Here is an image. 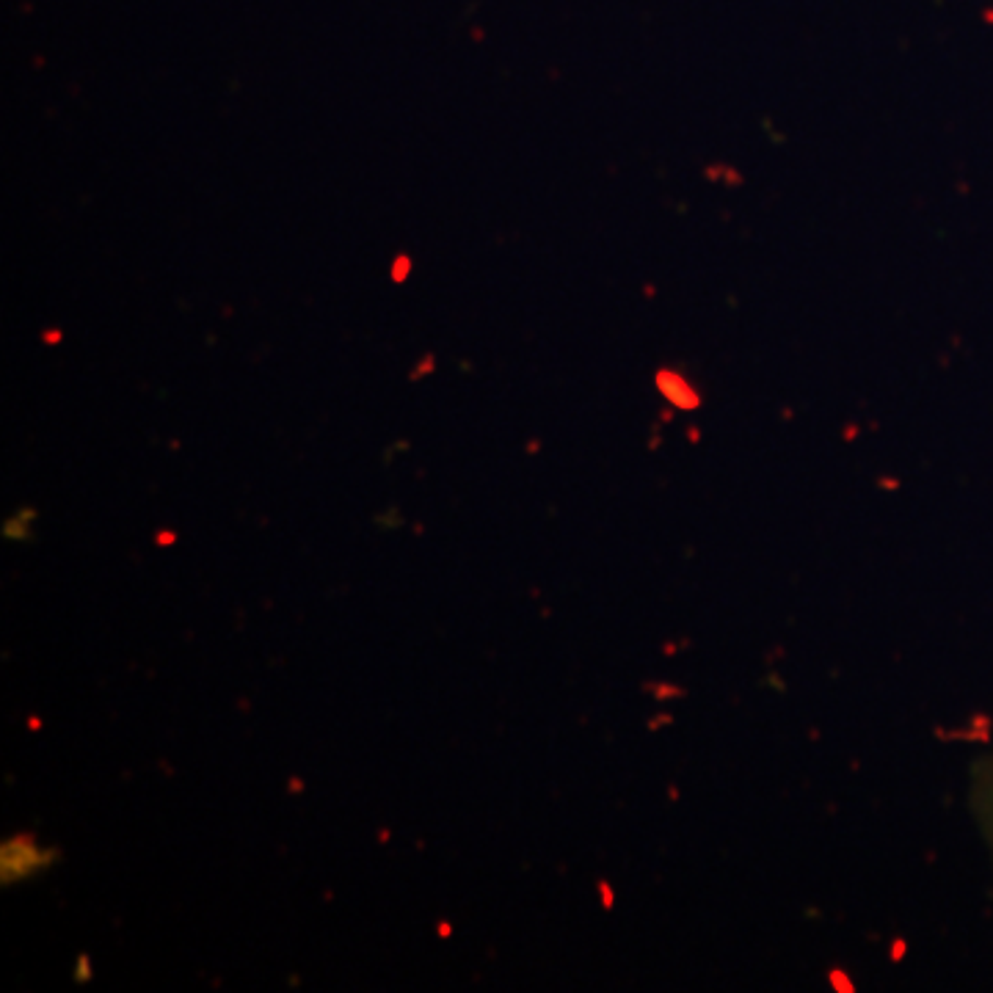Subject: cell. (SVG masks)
Segmentation results:
<instances>
[{
	"instance_id": "6da1fadb",
	"label": "cell",
	"mask_w": 993,
	"mask_h": 993,
	"mask_svg": "<svg viewBox=\"0 0 993 993\" xmlns=\"http://www.w3.org/2000/svg\"><path fill=\"white\" fill-rule=\"evenodd\" d=\"M59 859V852L53 847L41 850L36 845L34 834H17L9 841H3V852H0V872H3V883H17L23 877L36 875V872L48 870L53 861Z\"/></svg>"
},
{
	"instance_id": "7a4b0ae2",
	"label": "cell",
	"mask_w": 993,
	"mask_h": 993,
	"mask_svg": "<svg viewBox=\"0 0 993 993\" xmlns=\"http://www.w3.org/2000/svg\"><path fill=\"white\" fill-rule=\"evenodd\" d=\"M34 517H36L34 511L14 513V517L7 519V524H3V535H7V538H14V541H28L31 538L28 524Z\"/></svg>"
},
{
	"instance_id": "3957f363",
	"label": "cell",
	"mask_w": 993,
	"mask_h": 993,
	"mask_svg": "<svg viewBox=\"0 0 993 993\" xmlns=\"http://www.w3.org/2000/svg\"><path fill=\"white\" fill-rule=\"evenodd\" d=\"M75 977H77V982H86L88 977H92V966H88V958H86V955H83V958L77 960Z\"/></svg>"
},
{
	"instance_id": "277c9868",
	"label": "cell",
	"mask_w": 993,
	"mask_h": 993,
	"mask_svg": "<svg viewBox=\"0 0 993 993\" xmlns=\"http://www.w3.org/2000/svg\"><path fill=\"white\" fill-rule=\"evenodd\" d=\"M405 268H412V263H409L405 257H400L398 263H395V279H398V282L400 279H405Z\"/></svg>"
},
{
	"instance_id": "5b68a950",
	"label": "cell",
	"mask_w": 993,
	"mask_h": 993,
	"mask_svg": "<svg viewBox=\"0 0 993 993\" xmlns=\"http://www.w3.org/2000/svg\"><path fill=\"white\" fill-rule=\"evenodd\" d=\"M158 544H174V533H160Z\"/></svg>"
}]
</instances>
